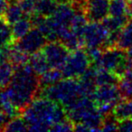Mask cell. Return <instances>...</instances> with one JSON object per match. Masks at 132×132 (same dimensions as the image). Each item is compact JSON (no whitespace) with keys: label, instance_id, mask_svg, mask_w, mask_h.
<instances>
[{"label":"cell","instance_id":"1","mask_svg":"<svg viewBox=\"0 0 132 132\" xmlns=\"http://www.w3.org/2000/svg\"><path fill=\"white\" fill-rule=\"evenodd\" d=\"M12 104L22 113L41 94L40 76L29 64L15 68L8 87L5 89Z\"/></svg>","mask_w":132,"mask_h":132},{"label":"cell","instance_id":"2","mask_svg":"<svg viewBox=\"0 0 132 132\" xmlns=\"http://www.w3.org/2000/svg\"><path fill=\"white\" fill-rule=\"evenodd\" d=\"M30 131H46L68 118L62 104L45 97H37L22 112Z\"/></svg>","mask_w":132,"mask_h":132},{"label":"cell","instance_id":"3","mask_svg":"<svg viewBox=\"0 0 132 132\" xmlns=\"http://www.w3.org/2000/svg\"><path fill=\"white\" fill-rule=\"evenodd\" d=\"M40 95L60 103L65 109L81 98L86 97L83 94L79 79L76 78H64L55 84L43 88Z\"/></svg>","mask_w":132,"mask_h":132},{"label":"cell","instance_id":"4","mask_svg":"<svg viewBox=\"0 0 132 132\" xmlns=\"http://www.w3.org/2000/svg\"><path fill=\"white\" fill-rule=\"evenodd\" d=\"M93 66L113 72L120 80L132 66V62L128 60L127 51L117 46H111L102 50L99 61Z\"/></svg>","mask_w":132,"mask_h":132},{"label":"cell","instance_id":"5","mask_svg":"<svg viewBox=\"0 0 132 132\" xmlns=\"http://www.w3.org/2000/svg\"><path fill=\"white\" fill-rule=\"evenodd\" d=\"M92 59L86 49L80 48L72 51L62 71L64 78H80L90 66Z\"/></svg>","mask_w":132,"mask_h":132},{"label":"cell","instance_id":"6","mask_svg":"<svg viewBox=\"0 0 132 132\" xmlns=\"http://www.w3.org/2000/svg\"><path fill=\"white\" fill-rule=\"evenodd\" d=\"M110 34L101 22L90 21L83 32L84 47L86 49H105L108 44Z\"/></svg>","mask_w":132,"mask_h":132},{"label":"cell","instance_id":"7","mask_svg":"<svg viewBox=\"0 0 132 132\" xmlns=\"http://www.w3.org/2000/svg\"><path fill=\"white\" fill-rule=\"evenodd\" d=\"M51 68L62 69L70 55L71 50L62 41H48L41 50Z\"/></svg>","mask_w":132,"mask_h":132},{"label":"cell","instance_id":"8","mask_svg":"<svg viewBox=\"0 0 132 132\" xmlns=\"http://www.w3.org/2000/svg\"><path fill=\"white\" fill-rule=\"evenodd\" d=\"M47 42V38L40 29L34 26L24 37L16 41L14 44L24 53L32 55L41 51Z\"/></svg>","mask_w":132,"mask_h":132},{"label":"cell","instance_id":"9","mask_svg":"<svg viewBox=\"0 0 132 132\" xmlns=\"http://www.w3.org/2000/svg\"><path fill=\"white\" fill-rule=\"evenodd\" d=\"M92 100L95 102L96 106H109L114 107L119 103L123 97L119 90L118 84H107L97 86L92 96Z\"/></svg>","mask_w":132,"mask_h":132},{"label":"cell","instance_id":"10","mask_svg":"<svg viewBox=\"0 0 132 132\" xmlns=\"http://www.w3.org/2000/svg\"><path fill=\"white\" fill-rule=\"evenodd\" d=\"M110 0H85L84 14L89 21L101 22L109 15Z\"/></svg>","mask_w":132,"mask_h":132},{"label":"cell","instance_id":"11","mask_svg":"<svg viewBox=\"0 0 132 132\" xmlns=\"http://www.w3.org/2000/svg\"><path fill=\"white\" fill-rule=\"evenodd\" d=\"M33 27L34 22L32 16L30 15H26L12 24V35H13L14 44L19 39L24 37Z\"/></svg>","mask_w":132,"mask_h":132},{"label":"cell","instance_id":"12","mask_svg":"<svg viewBox=\"0 0 132 132\" xmlns=\"http://www.w3.org/2000/svg\"><path fill=\"white\" fill-rule=\"evenodd\" d=\"M111 113L119 122L132 119V98L121 100L114 106Z\"/></svg>","mask_w":132,"mask_h":132},{"label":"cell","instance_id":"13","mask_svg":"<svg viewBox=\"0 0 132 132\" xmlns=\"http://www.w3.org/2000/svg\"><path fill=\"white\" fill-rule=\"evenodd\" d=\"M116 46L125 51L132 47V19H129L119 32Z\"/></svg>","mask_w":132,"mask_h":132},{"label":"cell","instance_id":"14","mask_svg":"<svg viewBox=\"0 0 132 132\" xmlns=\"http://www.w3.org/2000/svg\"><path fill=\"white\" fill-rule=\"evenodd\" d=\"M28 64L31 66L32 69L39 76L42 75L43 73H44L46 71H48L51 68L42 51H39L37 53H34V54L30 55Z\"/></svg>","mask_w":132,"mask_h":132},{"label":"cell","instance_id":"15","mask_svg":"<svg viewBox=\"0 0 132 132\" xmlns=\"http://www.w3.org/2000/svg\"><path fill=\"white\" fill-rule=\"evenodd\" d=\"M15 68L9 60L0 63V90L6 89L11 82Z\"/></svg>","mask_w":132,"mask_h":132},{"label":"cell","instance_id":"16","mask_svg":"<svg viewBox=\"0 0 132 132\" xmlns=\"http://www.w3.org/2000/svg\"><path fill=\"white\" fill-rule=\"evenodd\" d=\"M14 44L12 26L4 15L0 16V48L9 47Z\"/></svg>","mask_w":132,"mask_h":132},{"label":"cell","instance_id":"17","mask_svg":"<svg viewBox=\"0 0 132 132\" xmlns=\"http://www.w3.org/2000/svg\"><path fill=\"white\" fill-rule=\"evenodd\" d=\"M59 3L56 0H38L35 5V13L33 15L49 17L54 13Z\"/></svg>","mask_w":132,"mask_h":132},{"label":"cell","instance_id":"18","mask_svg":"<svg viewBox=\"0 0 132 132\" xmlns=\"http://www.w3.org/2000/svg\"><path fill=\"white\" fill-rule=\"evenodd\" d=\"M26 15H27L24 14V10L22 9V7H21V6L19 5V3L17 1L9 2L7 8H6V12L4 14L5 18L6 19V21L11 26L13 24H15L16 21L20 20L21 18L26 16Z\"/></svg>","mask_w":132,"mask_h":132},{"label":"cell","instance_id":"19","mask_svg":"<svg viewBox=\"0 0 132 132\" xmlns=\"http://www.w3.org/2000/svg\"><path fill=\"white\" fill-rule=\"evenodd\" d=\"M109 15L119 17H129L128 0H110Z\"/></svg>","mask_w":132,"mask_h":132},{"label":"cell","instance_id":"20","mask_svg":"<svg viewBox=\"0 0 132 132\" xmlns=\"http://www.w3.org/2000/svg\"><path fill=\"white\" fill-rule=\"evenodd\" d=\"M63 73L61 69L50 68L48 71H46L44 73L40 75V83L41 88H45V87L51 86L53 84H55L61 80H62Z\"/></svg>","mask_w":132,"mask_h":132},{"label":"cell","instance_id":"21","mask_svg":"<svg viewBox=\"0 0 132 132\" xmlns=\"http://www.w3.org/2000/svg\"><path fill=\"white\" fill-rule=\"evenodd\" d=\"M29 59H30L29 54L21 51L14 44L10 46L8 60L13 63V65L15 66V68H18L20 66L27 64L29 62Z\"/></svg>","mask_w":132,"mask_h":132},{"label":"cell","instance_id":"22","mask_svg":"<svg viewBox=\"0 0 132 132\" xmlns=\"http://www.w3.org/2000/svg\"><path fill=\"white\" fill-rule=\"evenodd\" d=\"M129 17H119V16H111L108 15L102 21H101L104 26L109 30L110 33H119L120 29L127 24Z\"/></svg>","mask_w":132,"mask_h":132},{"label":"cell","instance_id":"23","mask_svg":"<svg viewBox=\"0 0 132 132\" xmlns=\"http://www.w3.org/2000/svg\"><path fill=\"white\" fill-rule=\"evenodd\" d=\"M95 81L97 86L107 84H118L119 79L113 72H110L108 70H105V69L96 67Z\"/></svg>","mask_w":132,"mask_h":132},{"label":"cell","instance_id":"24","mask_svg":"<svg viewBox=\"0 0 132 132\" xmlns=\"http://www.w3.org/2000/svg\"><path fill=\"white\" fill-rule=\"evenodd\" d=\"M27 130H29V128H28V124L26 119H24V118L23 116L17 115L15 117L12 118L11 119H9L6 123L2 131L18 132V131H27Z\"/></svg>","mask_w":132,"mask_h":132},{"label":"cell","instance_id":"25","mask_svg":"<svg viewBox=\"0 0 132 132\" xmlns=\"http://www.w3.org/2000/svg\"><path fill=\"white\" fill-rule=\"evenodd\" d=\"M51 131H72L74 130V123L69 118H67L64 120L61 121L59 123L54 124L51 128Z\"/></svg>","mask_w":132,"mask_h":132},{"label":"cell","instance_id":"26","mask_svg":"<svg viewBox=\"0 0 132 132\" xmlns=\"http://www.w3.org/2000/svg\"><path fill=\"white\" fill-rule=\"evenodd\" d=\"M119 130L132 132V119H125L119 122Z\"/></svg>","mask_w":132,"mask_h":132},{"label":"cell","instance_id":"27","mask_svg":"<svg viewBox=\"0 0 132 132\" xmlns=\"http://www.w3.org/2000/svg\"><path fill=\"white\" fill-rule=\"evenodd\" d=\"M10 46L9 47L0 48V63L5 61L8 60V55H9Z\"/></svg>","mask_w":132,"mask_h":132},{"label":"cell","instance_id":"28","mask_svg":"<svg viewBox=\"0 0 132 132\" xmlns=\"http://www.w3.org/2000/svg\"><path fill=\"white\" fill-rule=\"evenodd\" d=\"M8 4H9V2L7 0H0V16L4 15L5 12L8 6Z\"/></svg>","mask_w":132,"mask_h":132},{"label":"cell","instance_id":"29","mask_svg":"<svg viewBox=\"0 0 132 132\" xmlns=\"http://www.w3.org/2000/svg\"><path fill=\"white\" fill-rule=\"evenodd\" d=\"M8 120H9V119H7V117H6L3 112L0 111V131H2L3 128H4V126L6 125V123L7 122Z\"/></svg>","mask_w":132,"mask_h":132},{"label":"cell","instance_id":"30","mask_svg":"<svg viewBox=\"0 0 132 132\" xmlns=\"http://www.w3.org/2000/svg\"><path fill=\"white\" fill-rule=\"evenodd\" d=\"M127 55H128V60L132 62V47H130L129 49L127 50Z\"/></svg>","mask_w":132,"mask_h":132},{"label":"cell","instance_id":"31","mask_svg":"<svg viewBox=\"0 0 132 132\" xmlns=\"http://www.w3.org/2000/svg\"><path fill=\"white\" fill-rule=\"evenodd\" d=\"M128 12L130 19H132V0H128Z\"/></svg>","mask_w":132,"mask_h":132}]
</instances>
